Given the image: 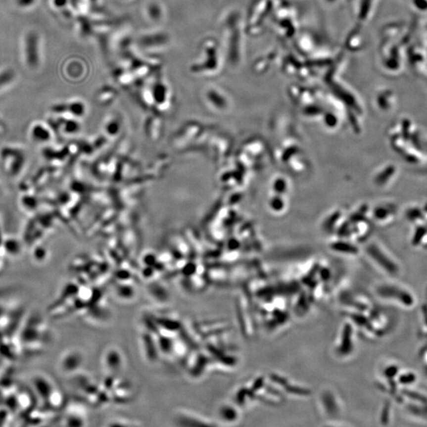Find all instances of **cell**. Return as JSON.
<instances>
[{
    "label": "cell",
    "mask_w": 427,
    "mask_h": 427,
    "mask_svg": "<svg viewBox=\"0 0 427 427\" xmlns=\"http://www.w3.org/2000/svg\"><path fill=\"white\" fill-rule=\"evenodd\" d=\"M101 362L107 373L116 374L122 371L125 366V358L122 350L116 346H110L103 353Z\"/></svg>",
    "instance_id": "obj_1"
},
{
    "label": "cell",
    "mask_w": 427,
    "mask_h": 427,
    "mask_svg": "<svg viewBox=\"0 0 427 427\" xmlns=\"http://www.w3.org/2000/svg\"><path fill=\"white\" fill-rule=\"evenodd\" d=\"M107 426L108 427H134V426H139V424H135L134 422L132 420H128V419H124V418H116L111 420Z\"/></svg>",
    "instance_id": "obj_3"
},
{
    "label": "cell",
    "mask_w": 427,
    "mask_h": 427,
    "mask_svg": "<svg viewBox=\"0 0 427 427\" xmlns=\"http://www.w3.org/2000/svg\"><path fill=\"white\" fill-rule=\"evenodd\" d=\"M83 362L82 352L76 350H69L63 353L59 360V369L65 374L73 372L81 366Z\"/></svg>",
    "instance_id": "obj_2"
}]
</instances>
